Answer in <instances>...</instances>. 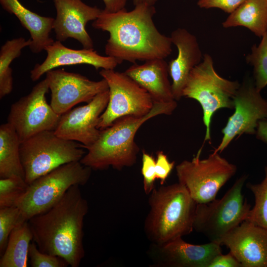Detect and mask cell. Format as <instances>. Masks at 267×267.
Returning a JSON list of instances; mask_svg holds the SVG:
<instances>
[{
	"label": "cell",
	"instance_id": "obj_1",
	"mask_svg": "<svg viewBox=\"0 0 267 267\" xmlns=\"http://www.w3.org/2000/svg\"><path fill=\"white\" fill-rule=\"evenodd\" d=\"M154 6L140 4L128 11L102 10L93 21V28L107 32L109 37L104 50L107 56L135 63L154 59H165L172 52L170 37L161 34L153 20Z\"/></svg>",
	"mask_w": 267,
	"mask_h": 267
},
{
	"label": "cell",
	"instance_id": "obj_2",
	"mask_svg": "<svg viewBox=\"0 0 267 267\" xmlns=\"http://www.w3.org/2000/svg\"><path fill=\"white\" fill-rule=\"evenodd\" d=\"M88 208L79 185H74L52 206L29 219L38 249L78 267L85 255L83 226Z\"/></svg>",
	"mask_w": 267,
	"mask_h": 267
},
{
	"label": "cell",
	"instance_id": "obj_3",
	"mask_svg": "<svg viewBox=\"0 0 267 267\" xmlns=\"http://www.w3.org/2000/svg\"><path fill=\"white\" fill-rule=\"evenodd\" d=\"M177 107L176 100L154 103L151 111L142 117L126 116L101 130L96 141L86 148L80 160L85 166L102 170L111 166L117 170L134 165L139 148L134 141L136 133L147 120L160 115H171Z\"/></svg>",
	"mask_w": 267,
	"mask_h": 267
},
{
	"label": "cell",
	"instance_id": "obj_4",
	"mask_svg": "<svg viewBox=\"0 0 267 267\" xmlns=\"http://www.w3.org/2000/svg\"><path fill=\"white\" fill-rule=\"evenodd\" d=\"M148 202L150 210L144 230L153 244H164L193 230L197 203L181 183L154 188Z\"/></svg>",
	"mask_w": 267,
	"mask_h": 267
},
{
	"label": "cell",
	"instance_id": "obj_5",
	"mask_svg": "<svg viewBox=\"0 0 267 267\" xmlns=\"http://www.w3.org/2000/svg\"><path fill=\"white\" fill-rule=\"evenodd\" d=\"M240 86L237 81L225 79L216 72L209 54H204L202 62L190 72L182 97L195 99L202 107L206 130L204 142L211 140V123L214 113L222 108H234V98Z\"/></svg>",
	"mask_w": 267,
	"mask_h": 267
},
{
	"label": "cell",
	"instance_id": "obj_6",
	"mask_svg": "<svg viewBox=\"0 0 267 267\" xmlns=\"http://www.w3.org/2000/svg\"><path fill=\"white\" fill-rule=\"evenodd\" d=\"M247 178L246 175L241 176L221 199L197 203L193 230L203 234L210 242L221 245L225 235L248 220L251 206L242 194Z\"/></svg>",
	"mask_w": 267,
	"mask_h": 267
},
{
	"label": "cell",
	"instance_id": "obj_7",
	"mask_svg": "<svg viewBox=\"0 0 267 267\" xmlns=\"http://www.w3.org/2000/svg\"><path fill=\"white\" fill-rule=\"evenodd\" d=\"M84 149L81 143L60 137L54 131L33 135L20 146L25 180L30 184L61 165L80 161L86 154Z\"/></svg>",
	"mask_w": 267,
	"mask_h": 267
},
{
	"label": "cell",
	"instance_id": "obj_8",
	"mask_svg": "<svg viewBox=\"0 0 267 267\" xmlns=\"http://www.w3.org/2000/svg\"><path fill=\"white\" fill-rule=\"evenodd\" d=\"M92 169L80 161L61 165L29 184L15 206L26 220L52 206L73 185H84Z\"/></svg>",
	"mask_w": 267,
	"mask_h": 267
},
{
	"label": "cell",
	"instance_id": "obj_9",
	"mask_svg": "<svg viewBox=\"0 0 267 267\" xmlns=\"http://www.w3.org/2000/svg\"><path fill=\"white\" fill-rule=\"evenodd\" d=\"M202 147L191 160H184L176 168L179 183L184 185L192 199L198 204L216 199L220 189L235 175L237 168L213 152L205 159L200 158Z\"/></svg>",
	"mask_w": 267,
	"mask_h": 267
},
{
	"label": "cell",
	"instance_id": "obj_10",
	"mask_svg": "<svg viewBox=\"0 0 267 267\" xmlns=\"http://www.w3.org/2000/svg\"><path fill=\"white\" fill-rule=\"evenodd\" d=\"M99 75L108 84L109 98L100 117L98 129L110 126L124 116H145L153 108L154 103L150 94L125 72L101 69Z\"/></svg>",
	"mask_w": 267,
	"mask_h": 267
},
{
	"label": "cell",
	"instance_id": "obj_11",
	"mask_svg": "<svg viewBox=\"0 0 267 267\" xmlns=\"http://www.w3.org/2000/svg\"><path fill=\"white\" fill-rule=\"evenodd\" d=\"M48 90L44 79L29 94L11 105L7 122L14 128L21 142L40 132L56 129L61 115L46 101L45 95Z\"/></svg>",
	"mask_w": 267,
	"mask_h": 267
},
{
	"label": "cell",
	"instance_id": "obj_12",
	"mask_svg": "<svg viewBox=\"0 0 267 267\" xmlns=\"http://www.w3.org/2000/svg\"><path fill=\"white\" fill-rule=\"evenodd\" d=\"M260 92L250 79L240 84L234 98V112L222 129V139L214 152H222L236 136L255 134L259 121L267 118V99Z\"/></svg>",
	"mask_w": 267,
	"mask_h": 267
},
{
	"label": "cell",
	"instance_id": "obj_13",
	"mask_svg": "<svg viewBox=\"0 0 267 267\" xmlns=\"http://www.w3.org/2000/svg\"><path fill=\"white\" fill-rule=\"evenodd\" d=\"M51 91L50 105L61 115L82 102H89L96 95L108 89L106 81L102 78L92 81L80 74L63 69H52L46 73Z\"/></svg>",
	"mask_w": 267,
	"mask_h": 267
},
{
	"label": "cell",
	"instance_id": "obj_14",
	"mask_svg": "<svg viewBox=\"0 0 267 267\" xmlns=\"http://www.w3.org/2000/svg\"><path fill=\"white\" fill-rule=\"evenodd\" d=\"M109 98L108 89L96 95L86 105L62 114L54 131L55 134L64 139L81 143L85 149L91 146L99 136L101 130L97 126Z\"/></svg>",
	"mask_w": 267,
	"mask_h": 267
},
{
	"label": "cell",
	"instance_id": "obj_15",
	"mask_svg": "<svg viewBox=\"0 0 267 267\" xmlns=\"http://www.w3.org/2000/svg\"><path fill=\"white\" fill-rule=\"evenodd\" d=\"M56 12L53 30L57 41L69 38L78 41L85 48H92L94 44L87 31V24L96 20L102 10L86 4L82 0H52Z\"/></svg>",
	"mask_w": 267,
	"mask_h": 267
},
{
	"label": "cell",
	"instance_id": "obj_16",
	"mask_svg": "<svg viewBox=\"0 0 267 267\" xmlns=\"http://www.w3.org/2000/svg\"><path fill=\"white\" fill-rule=\"evenodd\" d=\"M226 246L242 267H267V229L245 220L225 235Z\"/></svg>",
	"mask_w": 267,
	"mask_h": 267
},
{
	"label": "cell",
	"instance_id": "obj_17",
	"mask_svg": "<svg viewBox=\"0 0 267 267\" xmlns=\"http://www.w3.org/2000/svg\"><path fill=\"white\" fill-rule=\"evenodd\" d=\"M153 245L152 257L157 267H209L214 258L222 253V245L218 243L192 244L185 242L182 237Z\"/></svg>",
	"mask_w": 267,
	"mask_h": 267
},
{
	"label": "cell",
	"instance_id": "obj_18",
	"mask_svg": "<svg viewBox=\"0 0 267 267\" xmlns=\"http://www.w3.org/2000/svg\"><path fill=\"white\" fill-rule=\"evenodd\" d=\"M44 50L47 53L45 60L41 64H37L30 71V78L33 81L38 80L48 71L60 66L88 64L97 70L99 68L114 69L121 63L112 57L100 55L93 48L72 49L57 40L46 46Z\"/></svg>",
	"mask_w": 267,
	"mask_h": 267
},
{
	"label": "cell",
	"instance_id": "obj_19",
	"mask_svg": "<svg viewBox=\"0 0 267 267\" xmlns=\"http://www.w3.org/2000/svg\"><path fill=\"white\" fill-rule=\"evenodd\" d=\"M172 43L178 51L176 58L168 63L174 99L182 97V91L191 71L202 61L203 55L197 38L186 29L178 28L171 35Z\"/></svg>",
	"mask_w": 267,
	"mask_h": 267
},
{
	"label": "cell",
	"instance_id": "obj_20",
	"mask_svg": "<svg viewBox=\"0 0 267 267\" xmlns=\"http://www.w3.org/2000/svg\"><path fill=\"white\" fill-rule=\"evenodd\" d=\"M125 73L146 90L154 103H166L174 99L168 76V64L164 59L134 63Z\"/></svg>",
	"mask_w": 267,
	"mask_h": 267
},
{
	"label": "cell",
	"instance_id": "obj_21",
	"mask_svg": "<svg viewBox=\"0 0 267 267\" xmlns=\"http://www.w3.org/2000/svg\"><path fill=\"white\" fill-rule=\"evenodd\" d=\"M2 8L14 15L28 31L32 40L29 47L34 53H39L54 41L50 37L54 18L41 16L25 7L19 0H0Z\"/></svg>",
	"mask_w": 267,
	"mask_h": 267
},
{
	"label": "cell",
	"instance_id": "obj_22",
	"mask_svg": "<svg viewBox=\"0 0 267 267\" xmlns=\"http://www.w3.org/2000/svg\"><path fill=\"white\" fill-rule=\"evenodd\" d=\"M222 25L225 28L244 27L262 38L267 32V0H246Z\"/></svg>",
	"mask_w": 267,
	"mask_h": 267
},
{
	"label": "cell",
	"instance_id": "obj_23",
	"mask_svg": "<svg viewBox=\"0 0 267 267\" xmlns=\"http://www.w3.org/2000/svg\"><path fill=\"white\" fill-rule=\"evenodd\" d=\"M21 141L17 133L8 123L0 126V178L13 176L25 179L21 162Z\"/></svg>",
	"mask_w": 267,
	"mask_h": 267
},
{
	"label": "cell",
	"instance_id": "obj_24",
	"mask_svg": "<svg viewBox=\"0 0 267 267\" xmlns=\"http://www.w3.org/2000/svg\"><path fill=\"white\" fill-rule=\"evenodd\" d=\"M32 240L33 234L28 221L15 227L1 255L0 267H27L29 248Z\"/></svg>",
	"mask_w": 267,
	"mask_h": 267
},
{
	"label": "cell",
	"instance_id": "obj_25",
	"mask_svg": "<svg viewBox=\"0 0 267 267\" xmlns=\"http://www.w3.org/2000/svg\"><path fill=\"white\" fill-rule=\"evenodd\" d=\"M32 44L31 38L27 40L23 37L8 40L0 50V98L11 93L13 89L12 70L10 64L19 57L24 47Z\"/></svg>",
	"mask_w": 267,
	"mask_h": 267
},
{
	"label": "cell",
	"instance_id": "obj_26",
	"mask_svg": "<svg viewBox=\"0 0 267 267\" xmlns=\"http://www.w3.org/2000/svg\"><path fill=\"white\" fill-rule=\"evenodd\" d=\"M246 61L253 67L254 83L261 91L267 86V32L258 45H253Z\"/></svg>",
	"mask_w": 267,
	"mask_h": 267
},
{
	"label": "cell",
	"instance_id": "obj_27",
	"mask_svg": "<svg viewBox=\"0 0 267 267\" xmlns=\"http://www.w3.org/2000/svg\"><path fill=\"white\" fill-rule=\"evenodd\" d=\"M247 187L255 197L254 206L247 220L267 229V166L265 168L263 180L258 184L248 183Z\"/></svg>",
	"mask_w": 267,
	"mask_h": 267
},
{
	"label": "cell",
	"instance_id": "obj_28",
	"mask_svg": "<svg viewBox=\"0 0 267 267\" xmlns=\"http://www.w3.org/2000/svg\"><path fill=\"white\" fill-rule=\"evenodd\" d=\"M28 185L25 179L19 176L0 178V208L15 206Z\"/></svg>",
	"mask_w": 267,
	"mask_h": 267
},
{
	"label": "cell",
	"instance_id": "obj_29",
	"mask_svg": "<svg viewBox=\"0 0 267 267\" xmlns=\"http://www.w3.org/2000/svg\"><path fill=\"white\" fill-rule=\"evenodd\" d=\"M16 206L0 208V254L3 253L13 229L27 221Z\"/></svg>",
	"mask_w": 267,
	"mask_h": 267
},
{
	"label": "cell",
	"instance_id": "obj_30",
	"mask_svg": "<svg viewBox=\"0 0 267 267\" xmlns=\"http://www.w3.org/2000/svg\"><path fill=\"white\" fill-rule=\"evenodd\" d=\"M28 258L32 267H67L69 266L63 258L41 252L33 240L29 248Z\"/></svg>",
	"mask_w": 267,
	"mask_h": 267
},
{
	"label": "cell",
	"instance_id": "obj_31",
	"mask_svg": "<svg viewBox=\"0 0 267 267\" xmlns=\"http://www.w3.org/2000/svg\"><path fill=\"white\" fill-rule=\"evenodd\" d=\"M141 174L144 191L146 194H150L154 189V181L156 178V160L152 155L144 150L142 156Z\"/></svg>",
	"mask_w": 267,
	"mask_h": 267
},
{
	"label": "cell",
	"instance_id": "obj_32",
	"mask_svg": "<svg viewBox=\"0 0 267 267\" xmlns=\"http://www.w3.org/2000/svg\"><path fill=\"white\" fill-rule=\"evenodd\" d=\"M246 0H198L197 5L202 8H218L230 14Z\"/></svg>",
	"mask_w": 267,
	"mask_h": 267
},
{
	"label": "cell",
	"instance_id": "obj_33",
	"mask_svg": "<svg viewBox=\"0 0 267 267\" xmlns=\"http://www.w3.org/2000/svg\"><path fill=\"white\" fill-rule=\"evenodd\" d=\"M174 161L170 162L167 155L162 151L157 153L156 160V178L160 180V183L163 185L168 176L170 175L175 166Z\"/></svg>",
	"mask_w": 267,
	"mask_h": 267
},
{
	"label": "cell",
	"instance_id": "obj_34",
	"mask_svg": "<svg viewBox=\"0 0 267 267\" xmlns=\"http://www.w3.org/2000/svg\"><path fill=\"white\" fill-rule=\"evenodd\" d=\"M209 267H242L241 264L231 254L222 253L217 255L210 263Z\"/></svg>",
	"mask_w": 267,
	"mask_h": 267
},
{
	"label": "cell",
	"instance_id": "obj_35",
	"mask_svg": "<svg viewBox=\"0 0 267 267\" xmlns=\"http://www.w3.org/2000/svg\"><path fill=\"white\" fill-rule=\"evenodd\" d=\"M104 4V11L116 12L125 9L128 0H102Z\"/></svg>",
	"mask_w": 267,
	"mask_h": 267
},
{
	"label": "cell",
	"instance_id": "obj_36",
	"mask_svg": "<svg viewBox=\"0 0 267 267\" xmlns=\"http://www.w3.org/2000/svg\"><path fill=\"white\" fill-rule=\"evenodd\" d=\"M255 135L257 139L267 144V118L259 121Z\"/></svg>",
	"mask_w": 267,
	"mask_h": 267
},
{
	"label": "cell",
	"instance_id": "obj_37",
	"mask_svg": "<svg viewBox=\"0 0 267 267\" xmlns=\"http://www.w3.org/2000/svg\"><path fill=\"white\" fill-rule=\"evenodd\" d=\"M158 0H133L134 6L140 4H146L151 6H154Z\"/></svg>",
	"mask_w": 267,
	"mask_h": 267
},
{
	"label": "cell",
	"instance_id": "obj_38",
	"mask_svg": "<svg viewBox=\"0 0 267 267\" xmlns=\"http://www.w3.org/2000/svg\"><path fill=\"white\" fill-rule=\"evenodd\" d=\"M38 0V1H40V0Z\"/></svg>",
	"mask_w": 267,
	"mask_h": 267
}]
</instances>
